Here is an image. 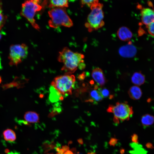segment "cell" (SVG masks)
Wrapping results in <instances>:
<instances>
[{
  "label": "cell",
  "mask_w": 154,
  "mask_h": 154,
  "mask_svg": "<svg viewBox=\"0 0 154 154\" xmlns=\"http://www.w3.org/2000/svg\"><path fill=\"white\" fill-rule=\"evenodd\" d=\"M84 57L83 54L74 52L66 47L59 52L58 60L63 64L62 70L72 74L84 63Z\"/></svg>",
  "instance_id": "6da1fadb"
},
{
  "label": "cell",
  "mask_w": 154,
  "mask_h": 154,
  "mask_svg": "<svg viewBox=\"0 0 154 154\" xmlns=\"http://www.w3.org/2000/svg\"><path fill=\"white\" fill-rule=\"evenodd\" d=\"M76 79L72 74L65 73L55 78L51 83V86L61 95H71Z\"/></svg>",
  "instance_id": "7a4b0ae2"
},
{
  "label": "cell",
  "mask_w": 154,
  "mask_h": 154,
  "mask_svg": "<svg viewBox=\"0 0 154 154\" xmlns=\"http://www.w3.org/2000/svg\"><path fill=\"white\" fill-rule=\"evenodd\" d=\"M48 14L50 18L48 25L52 28H56L60 26L70 27L73 26L72 21L65 8H53L48 11Z\"/></svg>",
  "instance_id": "3957f363"
},
{
  "label": "cell",
  "mask_w": 154,
  "mask_h": 154,
  "mask_svg": "<svg viewBox=\"0 0 154 154\" xmlns=\"http://www.w3.org/2000/svg\"><path fill=\"white\" fill-rule=\"evenodd\" d=\"M103 6L102 4L98 3L90 7L91 11L88 16L87 22L85 24L89 32L97 30L104 25Z\"/></svg>",
  "instance_id": "277c9868"
},
{
  "label": "cell",
  "mask_w": 154,
  "mask_h": 154,
  "mask_svg": "<svg viewBox=\"0 0 154 154\" xmlns=\"http://www.w3.org/2000/svg\"><path fill=\"white\" fill-rule=\"evenodd\" d=\"M40 0H27L22 5L21 14L25 17L33 27L38 31L40 28L34 19L36 13L42 8Z\"/></svg>",
  "instance_id": "5b68a950"
},
{
  "label": "cell",
  "mask_w": 154,
  "mask_h": 154,
  "mask_svg": "<svg viewBox=\"0 0 154 154\" xmlns=\"http://www.w3.org/2000/svg\"><path fill=\"white\" fill-rule=\"evenodd\" d=\"M107 111L114 114V121L116 123L129 120L133 113L132 107L125 103L117 102L114 105H110Z\"/></svg>",
  "instance_id": "8992f818"
},
{
  "label": "cell",
  "mask_w": 154,
  "mask_h": 154,
  "mask_svg": "<svg viewBox=\"0 0 154 154\" xmlns=\"http://www.w3.org/2000/svg\"><path fill=\"white\" fill-rule=\"evenodd\" d=\"M28 54V47L25 44L11 45L8 57L9 65L17 66L27 57Z\"/></svg>",
  "instance_id": "52a82bcc"
},
{
  "label": "cell",
  "mask_w": 154,
  "mask_h": 154,
  "mask_svg": "<svg viewBox=\"0 0 154 154\" xmlns=\"http://www.w3.org/2000/svg\"><path fill=\"white\" fill-rule=\"evenodd\" d=\"M119 54L125 58H131L135 55L137 52L136 47L131 41H129L127 44L121 47L119 49Z\"/></svg>",
  "instance_id": "ba28073f"
},
{
  "label": "cell",
  "mask_w": 154,
  "mask_h": 154,
  "mask_svg": "<svg viewBox=\"0 0 154 154\" xmlns=\"http://www.w3.org/2000/svg\"><path fill=\"white\" fill-rule=\"evenodd\" d=\"M142 23L148 25L154 22V9L150 8H142L141 10Z\"/></svg>",
  "instance_id": "9c48e42d"
},
{
  "label": "cell",
  "mask_w": 154,
  "mask_h": 154,
  "mask_svg": "<svg viewBox=\"0 0 154 154\" xmlns=\"http://www.w3.org/2000/svg\"><path fill=\"white\" fill-rule=\"evenodd\" d=\"M92 76L94 80L101 86H104L106 82L103 71L100 68L94 69L92 71Z\"/></svg>",
  "instance_id": "30bf717a"
},
{
  "label": "cell",
  "mask_w": 154,
  "mask_h": 154,
  "mask_svg": "<svg viewBox=\"0 0 154 154\" xmlns=\"http://www.w3.org/2000/svg\"><path fill=\"white\" fill-rule=\"evenodd\" d=\"M117 35L121 40L125 41L129 40L133 36L132 33L129 29L124 26L119 28L117 32Z\"/></svg>",
  "instance_id": "8fae6325"
},
{
  "label": "cell",
  "mask_w": 154,
  "mask_h": 154,
  "mask_svg": "<svg viewBox=\"0 0 154 154\" xmlns=\"http://www.w3.org/2000/svg\"><path fill=\"white\" fill-rule=\"evenodd\" d=\"M24 118L27 122L35 123L39 122V114L36 112L28 111L24 114Z\"/></svg>",
  "instance_id": "7c38bea8"
},
{
  "label": "cell",
  "mask_w": 154,
  "mask_h": 154,
  "mask_svg": "<svg viewBox=\"0 0 154 154\" xmlns=\"http://www.w3.org/2000/svg\"><path fill=\"white\" fill-rule=\"evenodd\" d=\"M129 97L134 100L139 99L141 97L142 92L141 89L137 86H133L131 87L128 91Z\"/></svg>",
  "instance_id": "4fadbf2b"
},
{
  "label": "cell",
  "mask_w": 154,
  "mask_h": 154,
  "mask_svg": "<svg viewBox=\"0 0 154 154\" xmlns=\"http://www.w3.org/2000/svg\"><path fill=\"white\" fill-rule=\"evenodd\" d=\"M145 80V76L140 72L134 73L131 78V82L137 86H139L143 84Z\"/></svg>",
  "instance_id": "5bb4252c"
},
{
  "label": "cell",
  "mask_w": 154,
  "mask_h": 154,
  "mask_svg": "<svg viewBox=\"0 0 154 154\" xmlns=\"http://www.w3.org/2000/svg\"><path fill=\"white\" fill-rule=\"evenodd\" d=\"M68 0H49L48 7H68Z\"/></svg>",
  "instance_id": "9a60e30c"
},
{
  "label": "cell",
  "mask_w": 154,
  "mask_h": 154,
  "mask_svg": "<svg viewBox=\"0 0 154 154\" xmlns=\"http://www.w3.org/2000/svg\"><path fill=\"white\" fill-rule=\"evenodd\" d=\"M4 139L7 141L13 142L16 139L15 133L13 130L7 129L5 130L3 132Z\"/></svg>",
  "instance_id": "2e32d148"
},
{
  "label": "cell",
  "mask_w": 154,
  "mask_h": 154,
  "mask_svg": "<svg viewBox=\"0 0 154 154\" xmlns=\"http://www.w3.org/2000/svg\"><path fill=\"white\" fill-rule=\"evenodd\" d=\"M141 122L144 127L149 126L154 123V117L148 114H145L141 117Z\"/></svg>",
  "instance_id": "e0dca14e"
},
{
  "label": "cell",
  "mask_w": 154,
  "mask_h": 154,
  "mask_svg": "<svg viewBox=\"0 0 154 154\" xmlns=\"http://www.w3.org/2000/svg\"><path fill=\"white\" fill-rule=\"evenodd\" d=\"M90 96L91 98L90 102H94L96 103L101 101L103 98L99 90L96 89L90 91Z\"/></svg>",
  "instance_id": "ac0fdd59"
},
{
  "label": "cell",
  "mask_w": 154,
  "mask_h": 154,
  "mask_svg": "<svg viewBox=\"0 0 154 154\" xmlns=\"http://www.w3.org/2000/svg\"><path fill=\"white\" fill-rule=\"evenodd\" d=\"M17 77H16L14 80L9 83L4 84L3 85L2 88L4 90L9 88L16 87L17 88H20L23 86L24 83L20 82V81L17 80Z\"/></svg>",
  "instance_id": "d6986e66"
},
{
  "label": "cell",
  "mask_w": 154,
  "mask_h": 154,
  "mask_svg": "<svg viewBox=\"0 0 154 154\" xmlns=\"http://www.w3.org/2000/svg\"><path fill=\"white\" fill-rule=\"evenodd\" d=\"M130 146L133 150L130 151L131 154H146V151L137 143H133Z\"/></svg>",
  "instance_id": "ffe728a7"
},
{
  "label": "cell",
  "mask_w": 154,
  "mask_h": 154,
  "mask_svg": "<svg viewBox=\"0 0 154 154\" xmlns=\"http://www.w3.org/2000/svg\"><path fill=\"white\" fill-rule=\"evenodd\" d=\"M98 90L100 92L103 98L109 97L110 98L113 97L112 95H110V91L106 88H100Z\"/></svg>",
  "instance_id": "44dd1931"
},
{
  "label": "cell",
  "mask_w": 154,
  "mask_h": 154,
  "mask_svg": "<svg viewBox=\"0 0 154 154\" xmlns=\"http://www.w3.org/2000/svg\"><path fill=\"white\" fill-rule=\"evenodd\" d=\"M82 5H87L89 7L98 3V0H80Z\"/></svg>",
  "instance_id": "7402d4cb"
},
{
  "label": "cell",
  "mask_w": 154,
  "mask_h": 154,
  "mask_svg": "<svg viewBox=\"0 0 154 154\" xmlns=\"http://www.w3.org/2000/svg\"><path fill=\"white\" fill-rule=\"evenodd\" d=\"M147 32L151 35L154 37V22L146 25Z\"/></svg>",
  "instance_id": "603a6c76"
},
{
  "label": "cell",
  "mask_w": 154,
  "mask_h": 154,
  "mask_svg": "<svg viewBox=\"0 0 154 154\" xmlns=\"http://www.w3.org/2000/svg\"><path fill=\"white\" fill-rule=\"evenodd\" d=\"M6 19L7 17L3 15L1 9H0V30L4 25Z\"/></svg>",
  "instance_id": "cb8c5ba5"
},
{
  "label": "cell",
  "mask_w": 154,
  "mask_h": 154,
  "mask_svg": "<svg viewBox=\"0 0 154 154\" xmlns=\"http://www.w3.org/2000/svg\"><path fill=\"white\" fill-rule=\"evenodd\" d=\"M138 136L136 134H133L131 136V140L133 143H138Z\"/></svg>",
  "instance_id": "d4e9b609"
},
{
  "label": "cell",
  "mask_w": 154,
  "mask_h": 154,
  "mask_svg": "<svg viewBox=\"0 0 154 154\" xmlns=\"http://www.w3.org/2000/svg\"><path fill=\"white\" fill-rule=\"evenodd\" d=\"M117 141V139L115 138H112L110 140L109 143L110 145L114 146L116 144Z\"/></svg>",
  "instance_id": "484cf974"
},
{
  "label": "cell",
  "mask_w": 154,
  "mask_h": 154,
  "mask_svg": "<svg viewBox=\"0 0 154 154\" xmlns=\"http://www.w3.org/2000/svg\"><path fill=\"white\" fill-rule=\"evenodd\" d=\"M146 147L148 148L153 149L154 148L153 145L151 143H147L146 145Z\"/></svg>",
  "instance_id": "4316f807"
},
{
  "label": "cell",
  "mask_w": 154,
  "mask_h": 154,
  "mask_svg": "<svg viewBox=\"0 0 154 154\" xmlns=\"http://www.w3.org/2000/svg\"><path fill=\"white\" fill-rule=\"evenodd\" d=\"M79 79L80 80H82L84 79L85 77V74L84 73L80 74L79 76Z\"/></svg>",
  "instance_id": "83f0119b"
},
{
  "label": "cell",
  "mask_w": 154,
  "mask_h": 154,
  "mask_svg": "<svg viewBox=\"0 0 154 154\" xmlns=\"http://www.w3.org/2000/svg\"><path fill=\"white\" fill-rule=\"evenodd\" d=\"M72 150V151L73 152V154H82L79 152L76 151L75 149L73 148Z\"/></svg>",
  "instance_id": "f1b7e54d"
},
{
  "label": "cell",
  "mask_w": 154,
  "mask_h": 154,
  "mask_svg": "<svg viewBox=\"0 0 154 154\" xmlns=\"http://www.w3.org/2000/svg\"><path fill=\"white\" fill-rule=\"evenodd\" d=\"M2 33L1 32L0 30V40L1 39V38H2Z\"/></svg>",
  "instance_id": "f546056e"
},
{
  "label": "cell",
  "mask_w": 154,
  "mask_h": 154,
  "mask_svg": "<svg viewBox=\"0 0 154 154\" xmlns=\"http://www.w3.org/2000/svg\"><path fill=\"white\" fill-rule=\"evenodd\" d=\"M2 81V78L1 76H0V84L1 83Z\"/></svg>",
  "instance_id": "4dcf8cb0"
},
{
  "label": "cell",
  "mask_w": 154,
  "mask_h": 154,
  "mask_svg": "<svg viewBox=\"0 0 154 154\" xmlns=\"http://www.w3.org/2000/svg\"><path fill=\"white\" fill-rule=\"evenodd\" d=\"M1 1L0 0V9H1Z\"/></svg>",
  "instance_id": "1f68e13d"
},
{
  "label": "cell",
  "mask_w": 154,
  "mask_h": 154,
  "mask_svg": "<svg viewBox=\"0 0 154 154\" xmlns=\"http://www.w3.org/2000/svg\"><path fill=\"white\" fill-rule=\"evenodd\" d=\"M53 154L52 153H47V154Z\"/></svg>",
  "instance_id": "d6a6232c"
},
{
  "label": "cell",
  "mask_w": 154,
  "mask_h": 154,
  "mask_svg": "<svg viewBox=\"0 0 154 154\" xmlns=\"http://www.w3.org/2000/svg\"><path fill=\"white\" fill-rule=\"evenodd\" d=\"M0 66L1 65V64H0Z\"/></svg>",
  "instance_id": "836d02e7"
}]
</instances>
